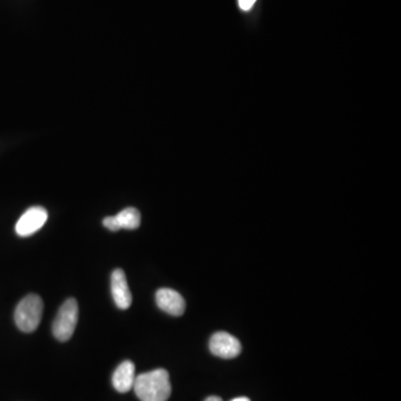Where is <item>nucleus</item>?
I'll list each match as a JSON object with an SVG mask.
<instances>
[{"instance_id":"obj_1","label":"nucleus","mask_w":401,"mask_h":401,"mask_svg":"<svg viewBox=\"0 0 401 401\" xmlns=\"http://www.w3.org/2000/svg\"><path fill=\"white\" fill-rule=\"evenodd\" d=\"M133 389L140 401H167L172 393L170 374L165 369L138 374Z\"/></svg>"},{"instance_id":"obj_2","label":"nucleus","mask_w":401,"mask_h":401,"mask_svg":"<svg viewBox=\"0 0 401 401\" xmlns=\"http://www.w3.org/2000/svg\"><path fill=\"white\" fill-rule=\"evenodd\" d=\"M44 302L37 294H28L15 310V322L19 330L26 334L35 331L41 324Z\"/></svg>"},{"instance_id":"obj_3","label":"nucleus","mask_w":401,"mask_h":401,"mask_svg":"<svg viewBox=\"0 0 401 401\" xmlns=\"http://www.w3.org/2000/svg\"><path fill=\"white\" fill-rule=\"evenodd\" d=\"M79 321V305L75 299H68L58 310L53 323V334L57 340L65 342L72 338Z\"/></svg>"},{"instance_id":"obj_4","label":"nucleus","mask_w":401,"mask_h":401,"mask_svg":"<svg viewBox=\"0 0 401 401\" xmlns=\"http://www.w3.org/2000/svg\"><path fill=\"white\" fill-rule=\"evenodd\" d=\"M48 213L41 206H32L20 216L16 223V233L19 237H27L45 225Z\"/></svg>"},{"instance_id":"obj_5","label":"nucleus","mask_w":401,"mask_h":401,"mask_svg":"<svg viewBox=\"0 0 401 401\" xmlns=\"http://www.w3.org/2000/svg\"><path fill=\"white\" fill-rule=\"evenodd\" d=\"M210 350L218 358L233 359L240 355L242 346L232 334L218 331L210 339Z\"/></svg>"},{"instance_id":"obj_6","label":"nucleus","mask_w":401,"mask_h":401,"mask_svg":"<svg viewBox=\"0 0 401 401\" xmlns=\"http://www.w3.org/2000/svg\"><path fill=\"white\" fill-rule=\"evenodd\" d=\"M111 288L112 296L117 308L121 310L129 309L132 305L133 298L123 270H114L111 277Z\"/></svg>"},{"instance_id":"obj_7","label":"nucleus","mask_w":401,"mask_h":401,"mask_svg":"<svg viewBox=\"0 0 401 401\" xmlns=\"http://www.w3.org/2000/svg\"><path fill=\"white\" fill-rule=\"evenodd\" d=\"M155 299H157L159 309L169 315L180 317L185 311V300L178 294V291L173 290V289H159L157 292Z\"/></svg>"},{"instance_id":"obj_8","label":"nucleus","mask_w":401,"mask_h":401,"mask_svg":"<svg viewBox=\"0 0 401 401\" xmlns=\"http://www.w3.org/2000/svg\"><path fill=\"white\" fill-rule=\"evenodd\" d=\"M135 366L132 361L126 360L121 362L112 377V383L116 390L121 393H129L132 390L135 383Z\"/></svg>"},{"instance_id":"obj_9","label":"nucleus","mask_w":401,"mask_h":401,"mask_svg":"<svg viewBox=\"0 0 401 401\" xmlns=\"http://www.w3.org/2000/svg\"><path fill=\"white\" fill-rule=\"evenodd\" d=\"M117 230H136L140 225V213L138 209L126 208L114 216Z\"/></svg>"},{"instance_id":"obj_10","label":"nucleus","mask_w":401,"mask_h":401,"mask_svg":"<svg viewBox=\"0 0 401 401\" xmlns=\"http://www.w3.org/2000/svg\"><path fill=\"white\" fill-rule=\"evenodd\" d=\"M237 1H239V7L244 11H250L256 3V0H237Z\"/></svg>"},{"instance_id":"obj_11","label":"nucleus","mask_w":401,"mask_h":401,"mask_svg":"<svg viewBox=\"0 0 401 401\" xmlns=\"http://www.w3.org/2000/svg\"><path fill=\"white\" fill-rule=\"evenodd\" d=\"M204 401H223V400H222V399L220 398V397L211 396L209 397V398L205 399Z\"/></svg>"},{"instance_id":"obj_12","label":"nucleus","mask_w":401,"mask_h":401,"mask_svg":"<svg viewBox=\"0 0 401 401\" xmlns=\"http://www.w3.org/2000/svg\"><path fill=\"white\" fill-rule=\"evenodd\" d=\"M231 401H251L250 399L246 398V397H239V398L233 399Z\"/></svg>"}]
</instances>
